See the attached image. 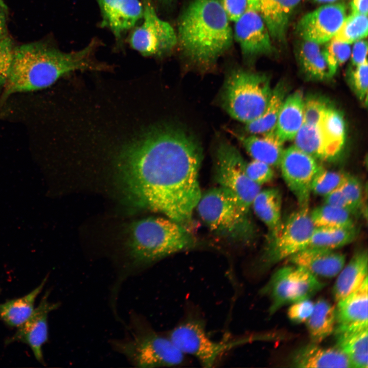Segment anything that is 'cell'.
Listing matches in <instances>:
<instances>
[{
    "label": "cell",
    "mask_w": 368,
    "mask_h": 368,
    "mask_svg": "<svg viewBox=\"0 0 368 368\" xmlns=\"http://www.w3.org/2000/svg\"><path fill=\"white\" fill-rule=\"evenodd\" d=\"M282 202L281 193L275 188L260 190L252 202L255 214L268 228L269 239L278 233L282 225Z\"/></svg>",
    "instance_id": "obj_28"
},
{
    "label": "cell",
    "mask_w": 368,
    "mask_h": 368,
    "mask_svg": "<svg viewBox=\"0 0 368 368\" xmlns=\"http://www.w3.org/2000/svg\"><path fill=\"white\" fill-rule=\"evenodd\" d=\"M237 138L253 159L271 167L279 166L284 148V143L274 129L260 134L237 135Z\"/></svg>",
    "instance_id": "obj_23"
},
{
    "label": "cell",
    "mask_w": 368,
    "mask_h": 368,
    "mask_svg": "<svg viewBox=\"0 0 368 368\" xmlns=\"http://www.w3.org/2000/svg\"><path fill=\"white\" fill-rule=\"evenodd\" d=\"M325 145L328 160L341 152L346 139L345 123L340 112L330 105L316 125Z\"/></svg>",
    "instance_id": "obj_26"
},
{
    "label": "cell",
    "mask_w": 368,
    "mask_h": 368,
    "mask_svg": "<svg viewBox=\"0 0 368 368\" xmlns=\"http://www.w3.org/2000/svg\"><path fill=\"white\" fill-rule=\"evenodd\" d=\"M48 295L47 293L43 296L31 316L5 342L6 344L15 341L27 344L35 358L41 363L44 362L42 347L48 339V315L59 306L58 303L49 302Z\"/></svg>",
    "instance_id": "obj_16"
},
{
    "label": "cell",
    "mask_w": 368,
    "mask_h": 368,
    "mask_svg": "<svg viewBox=\"0 0 368 368\" xmlns=\"http://www.w3.org/2000/svg\"><path fill=\"white\" fill-rule=\"evenodd\" d=\"M8 8L3 0H0V36L5 34L7 26Z\"/></svg>",
    "instance_id": "obj_48"
},
{
    "label": "cell",
    "mask_w": 368,
    "mask_h": 368,
    "mask_svg": "<svg viewBox=\"0 0 368 368\" xmlns=\"http://www.w3.org/2000/svg\"><path fill=\"white\" fill-rule=\"evenodd\" d=\"M301 0H260L258 12L272 40L285 43L290 18Z\"/></svg>",
    "instance_id": "obj_20"
},
{
    "label": "cell",
    "mask_w": 368,
    "mask_h": 368,
    "mask_svg": "<svg viewBox=\"0 0 368 368\" xmlns=\"http://www.w3.org/2000/svg\"><path fill=\"white\" fill-rule=\"evenodd\" d=\"M314 303L309 298L304 299L291 304L287 311L289 319L295 323L306 322L311 315Z\"/></svg>",
    "instance_id": "obj_43"
},
{
    "label": "cell",
    "mask_w": 368,
    "mask_h": 368,
    "mask_svg": "<svg viewBox=\"0 0 368 368\" xmlns=\"http://www.w3.org/2000/svg\"><path fill=\"white\" fill-rule=\"evenodd\" d=\"M214 166V180L219 187L235 196L246 209L261 190L245 172L246 162L238 149L227 142H221L217 148Z\"/></svg>",
    "instance_id": "obj_10"
},
{
    "label": "cell",
    "mask_w": 368,
    "mask_h": 368,
    "mask_svg": "<svg viewBox=\"0 0 368 368\" xmlns=\"http://www.w3.org/2000/svg\"><path fill=\"white\" fill-rule=\"evenodd\" d=\"M349 211L324 203L310 211L315 227H353L355 226Z\"/></svg>",
    "instance_id": "obj_33"
},
{
    "label": "cell",
    "mask_w": 368,
    "mask_h": 368,
    "mask_svg": "<svg viewBox=\"0 0 368 368\" xmlns=\"http://www.w3.org/2000/svg\"><path fill=\"white\" fill-rule=\"evenodd\" d=\"M367 250H358L338 274L332 290L333 297L336 302L360 286L367 277Z\"/></svg>",
    "instance_id": "obj_25"
},
{
    "label": "cell",
    "mask_w": 368,
    "mask_h": 368,
    "mask_svg": "<svg viewBox=\"0 0 368 368\" xmlns=\"http://www.w3.org/2000/svg\"><path fill=\"white\" fill-rule=\"evenodd\" d=\"M47 279L45 278L27 294L0 304V319L7 325L16 328L26 322L35 309V300L41 292Z\"/></svg>",
    "instance_id": "obj_29"
},
{
    "label": "cell",
    "mask_w": 368,
    "mask_h": 368,
    "mask_svg": "<svg viewBox=\"0 0 368 368\" xmlns=\"http://www.w3.org/2000/svg\"><path fill=\"white\" fill-rule=\"evenodd\" d=\"M185 356L195 358L204 367H212L228 350L241 341H218L208 334L204 323L199 319H187L177 325L168 336Z\"/></svg>",
    "instance_id": "obj_11"
},
{
    "label": "cell",
    "mask_w": 368,
    "mask_h": 368,
    "mask_svg": "<svg viewBox=\"0 0 368 368\" xmlns=\"http://www.w3.org/2000/svg\"><path fill=\"white\" fill-rule=\"evenodd\" d=\"M177 45L183 55L200 67H209L232 47L233 31L218 0H192L177 24Z\"/></svg>",
    "instance_id": "obj_3"
},
{
    "label": "cell",
    "mask_w": 368,
    "mask_h": 368,
    "mask_svg": "<svg viewBox=\"0 0 368 368\" xmlns=\"http://www.w3.org/2000/svg\"><path fill=\"white\" fill-rule=\"evenodd\" d=\"M101 26L110 29L117 40L143 17V6L139 0H98Z\"/></svg>",
    "instance_id": "obj_17"
},
{
    "label": "cell",
    "mask_w": 368,
    "mask_h": 368,
    "mask_svg": "<svg viewBox=\"0 0 368 368\" xmlns=\"http://www.w3.org/2000/svg\"><path fill=\"white\" fill-rule=\"evenodd\" d=\"M143 21L132 32L131 47L145 56H161L171 52L177 45L175 30L160 18L150 0H142Z\"/></svg>",
    "instance_id": "obj_12"
},
{
    "label": "cell",
    "mask_w": 368,
    "mask_h": 368,
    "mask_svg": "<svg viewBox=\"0 0 368 368\" xmlns=\"http://www.w3.org/2000/svg\"><path fill=\"white\" fill-rule=\"evenodd\" d=\"M157 1H158V2H160L161 3H163L168 4V3L172 2L173 0H157Z\"/></svg>",
    "instance_id": "obj_51"
},
{
    "label": "cell",
    "mask_w": 368,
    "mask_h": 368,
    "mask_svg": "<svg viewBox=\"0 0 368 368\" xmlns=\"http://www.w3.org/2000/svg\"><path fill=\"white\" fill-rule=\"evenodd\" d=\"M307 322L312 342L319 343L331 335L336 323L335 307L324 298L318 300Z\"/></svg>",
    "instance_id": "obj_30"
},
{
    "label": "cell",
    "mask_w": 368,
    "mask_h": 368,
    "mask_svg": "<svg viewBox=\"0 0 368 368\" xmlns=\"http://www.w3.org/2000/svg\"><path fill=\"white\" fill-rule=\"evenodd\" d=\"M233 36L246 59L271 55L275 51L269 31L257 11L247 9L235 21Z\"/></svg>",
    "instance_id": "obj_15"
},
{
    "label": "cell",
    "mask_w": 368,
    "mask_h": 368,
    "mask_svg": "<svg viewBox=\"0 0 368 368\" xmlns=\"http://www.w3.org/2000/svg\"><path fill=\"white\" fill-rule=\"evenodd\" d=\"M350 8L352 14L367 15V0H352Z\"/></svg>",
    "instance_id": "obj_47"
},
{
    "label": "cell",
    "mask_w": 368,
    "mask_h": 368,
    "mask_svg": "<svg viewBox=\"0 0 368 368\" xmlns=\"http://www.w3.org/2000/svg\"><path fill=\"white\" fill-rule=\"evenodd\" d=\"M203 222L216 235L241 245L255 240L257 229L250 210L227 190L218 187L201 194L196 205Z\"/></svg>",
    "instance_id": "obj_5"
},
{
    "label": "cell",
    "mask_w": 368,
    "mask_h": 368,
    "mask_svg": "<svg viewBox=\"0 0 368 368\" xmlns=\"http://www.w3.org/2000/svg\"><path fill=\"white\" fill-rule=\"evenodd\" d=\"M367 31V15L351 13L332 38L350 44L366 37Z\"/></svg>",
    "instance_id": "obj_35"
},
{
    "label": "cell",
    "mask_w": 368,
    "mask_h": 368,
    "mask_svg": "<svg viewBox=\"0 0 368 368\" xmlns=\"http://www.w3.org/2000/svg\"><path fill=\"white\" fill-rule=\"evenodd\" d=\"M331 105L324 99L310 96L304 99V123L316 125Z\"/></svg>",
    "instance_id": "obj_38"
},
{
    "label": "cell",
    "mask_w": 368,
    "mask_h": 368,
    "mask_svg": "<svg viewBox=\"0 0 368 368\" xmlns=\"http://www.w3.org/2000/svg\"><path fill=\"white\" fill-rule=\"evenodd\" d=\"M339 188L357 212L363 202L362 187L360 180L355 176L347 174Z\"/></svg>",
    "instance_id": "obj_40"
},
{
    "label": "cell",
    "mask_w": 368,
    "mask_h": 368,
    "mask_svg": "<svg viewBox=\"0 0 368 368\" xmlns=\"http://www.w3.org/2000/svg\"><path fill=\"white\" fill-rule=\"evenodd\" d=\"M100 45V41L94 38L82 49L68 53L41 42L14 48L2 101L15 93L49 87L73 71L109 69L108 65L98 61L95 57Z\"/></svg>",
    "instance_id": "obj_2"
},
{
    "label": "cell",
    "mask_w": 368,
    "mask_h": 368,
    "mask_svg": "<svg viewBox=\"0 0 368 368\" xmlns=\"http://www.w3.org/2000/svg\"><path fill=\"white\" fill-rule=\"evenodd\" d=\"M279 166L299 207L309 206L312 182L321 167L316 159L292 145L284 149Z\"/></svg>",
    "instance_id": "obj_13"
},
{
    "label": "cell",
    "mask_w": 368,
    "mask_h": 368,
    "mask_svg": "<svg viewBox=\"0 0 368 368\" xmlns=\"http://www.w3.org/2000/svg\"><path fill=\"white\" fill-rule=\"evenodd\" d=\"M324 286L307 270L291 265L277 270L261 291L270 298L269 311L272 314L285 305L309 298Z\"/></svg>",
    "instance_id": "obj_9"
},
{
    "label": "cell",
    "mask_w": 368,
    "mask_h": 368,
    "mask_svg": "<svg viewBox=\"0 0 368 368\" xmlns=\"http://www.w3.org/2000/svg\"><path fill=\"white\" fill-rule=\"evenodd\" d=\"M367 277L355 291L337 302L334 329L367 326Z\"/></svg>",
    "instance_id": "obj_19"
},
{
    "label": "cell",
    "mask_w": 368,
    "mask_h": 368,
    "mask_svg": "<svg viewBox=\"0 0 368 368\" xmlns=\"http://www.w3.org/2000/svg\"><path fill=\"white\" fill-rule=\"evenodd\" d=\"M347 16V8L342 3L328 4L304 15L296 30L302 39L322 44L330 40Z\"/></svg>",
    "instance_id": "obj_14"
},
{
    "label": "cell",
    "mask_w": 368,
    "mask_h": 368,
    "mask_svg": "<svg viewBox=\"0 0 368 368\" xmlns=\"http://www.w3.org/2000/svg\"><path fill=\"white\" fill-rule=\"evenodd\" d=\"M287 89L282 82L272 89L268 104L263 113L255 120L246 124L245 130L249 134H263L274 129Z\"/></svg>",
    "instance_id": "obj_31"
},
{
    "label": "cell",
    "mask_w": 368,
    "mask_h": 368,
    "mask_svg": "<svg viewBox=\"0 0 368 368\" xmlns=\"http://www.w3.org/2000/svg\"><path fill=\"white\" fill-rule=\"evenodd\" d=\"M349 74V82L357 98L367 103L368 65L367 60L354 66Z\"/></svg>",
    "instance_id": "obj_39"
},
{
    "label": "cell",
    "mask_w": 368,
    "mask_h": 368,
    "mask_svg": "<svg viewBox=\"0 0 368 368\" xmlns=\"http://www.w3.org/2000/svg\"><path fill=\"white\" fill-rule=\"evenodd\" d=\"M131 331L128 338L114 340L112 344L135 366H173L184 363L186 356L169 337L155 331L143 319L134 318Z\"/></svg>",
    "instance_id": "obj_7"
},
{
    "label": "cell",
    "mask_w": 368,
    "mask_h": 368,
    "mask_svg": "<svg viewBox=\"0 0 368 368\" xmlns=\"http://www.w3.org/2000/svg\"><path fill=\"white\" fill-rule=\"evenodd\" d=\"M329 64L335 74L338 66L343 64L351 56V47L348 43L341 42L333 38L324 48Z\"/></svg>",
    "instance_id": "obj_37"
},
{
    "label": "cell",
    "mask_w": 368,
    "mask_h": 368,
    "mask_svg": "<svg viewBox=\"0 0 368 368\" xmlns=\"http://www.w3.org/2000/svg\"><path fill=\"white\" fill-rule=\"evenodd\" d=\"M272 92L267 75L238 69L230 73L224 82L221 103L233 118L246 124L263 113Z\"/></svg>",
    "instance_id": "obj_6"
},
{
    "label": "cell",
    "mask_w": 368,
    "mask_h": 368,
    "mask_svg": "<svg viewBox=\"0 0 368 368\" xmlns=\"http://www.w3.org/2000/svg\"><path fill=\"white\" fill-rule=\"evenodd\" d=\"M316 3L323 4H330L335 2L337 0H311Z\"/></svg>",
    "instance_id": "obj_50"
},
{
    "label": "cell",
    "mask_w": 368,
    "mask_h": 368,
    "mask_svg": "<svg viewBox=\"0 0 368 368\" xmlns=\"http://www.w3.org/2000/svg\"><path fill=\"white\" fill-rule=\"evenodd\" d=\"M347 173L328 170L320 167L315 175L311 184V193L324 197L339 188Z\"/></svg>",
    "instance_id": "obj_36"
},
{
    "label": "cell",
    "mask_w": 368,
    "mask_h": 368,
    "mask_svg": "<svg viewBox=\"0 0 368 368\" xmlns=\"http://www.w3.org/2000/svg\"><path fill=\"white\" fill-rule=\"evenodd\" d=\"M367 53V42L363 39L355 42L351 53L352 64L357 66L364 62Z\"/></svg>",
    "instance_id": "obj_46"
},
{
    "label": "cell",
    "mask_w": 368,
    "mask_h": 368,
    "mask_svg": "<svg viewBox=\"0 0 368 368\" xmlns=\"http://www.w3.org/2000/svg\"><path fill=\"white\" fill-rule=\"evenodd\" d=\"M302 93L296 91L285 99L280 110L275 131L285 142L293 140L304 124Z\"/></svg>",
    "instance_id": "obj_27"
},
{
    "label": "cell",
    "mask_w": 368,
    "mask_h": 368,
    "mask_svg": "<svg viewBox=\"0 0 368 368\" xmlns=\"http://www.w3.org/2000/svg\"><path fill=\"white\" fill-rule=\"evenodd\" d=\"M247 9L258 11L260 0H247Z\"/></svg>",
    "instance_id": "obj_49"
},
{
    "label": "cell",
    "mask_w": 368,
    "mask_h": 368,
    "mask_svg": "<svg viewBox=\"0 0 368 368\" xmlns=\"http://www.w3.org/2000/svg\"><path fill=\"white\" fill-rule=\"evenodd\" d=\"M199 143L180 127H154L123 147L117 166L127 192L138 204L189 230L201 195Z\"/></svg>",
    "instance_id": "obj_1"
},
{
    "label": "cell",
    "mask_w": 368,
    "mask_h": 368,
    "mask_svg": "<svg viewBox=\"0 0 368 368\" xmlns=\"http://www.w3.org/2000/svg\"><path fill=\"white\" fill-rule=\"evenodd\" d=\"M295 55L303 73L313 80H325L332 78V72L324 48L319 44L302 39L295 47Z\"/></svg>",
    "instance_id": "obj_24"
},
{
    "label": "cell",
    "mask_w": 368,
    "mask_h": 368,
    "mask_svg": "<svg viewBox=\"0 0 368 368\" xmlns=\"http://www.w3.org/2000/svg\"><path fill=\"white\" fill-rule=\"evenodd\" d=\"M272 167L265 163L253 159L249 163L246 162L245 172L252 181L261 186L272 180L274 172Z\"/></svg>",
    "instance_id": "obj_41"
},
{
    "label": "cell",
    "mask_w": 368,
    "mask_h": 368,
    "mask_svg": "<svg viewBox=\"0 0 368 368\" xmlns=\"http://www.w3.org/2000/svg\"><path fill=\"white\" fill-rule=\"evenodd\" d=\"M293 265L302 267L316 277L332 278L345 265V255L335 250L307 247L288 258Z\"/></svg>",
    "instance_id": "obj_18"
},
{
    "label": "cell",
    "mask_w": 368,
    "mask_h": 368,
    "mask_svg": "<svg viewBox=\"0 0 368 368\" xmlns=\"http://www.w3.org/2000/svg\"><path fill=\"white\" fill-rule=\"evenodd\" d=\"M190 230L167 218L148 217L131 228L130 254L133 263L145 265L195 246Z\"/></svg>",
    "instance_id": "obj_4"
},
{
    "label": "cell",
    "mask_w": 368,
    "mask_h": 368,
    "mask_svg": "<svg viewBox=\"0 0 368 368\" xmlns=\"http://www.w3.org/2000/svg\"><path fill=\"white\" fill-rule=\"evenodd\" d=\"M314 228L309 206L299 207L269 239L260 258L259 269L263 270L307 248Z\"/></svg>",
    "instance_id": "obj_8"
},
{
    "label": "cell",
    "mask_w": 368,
    "mask_h": 368,
    "mask_svg": "<svg viewBox=\"0 0 368 368\" xmlns=\"http://www.w3.org/2000/svg\"><path fill=\"white\" fill-rule=\"evenodd\" d=\"M229 21H236L247 9V0H218Z\"/></svg>",
    "instance_id": "obj_44"
},
{
    "label": "cell",
    "mask_w": 368,
    "mask_h": 368,
    "mask_svg": "<svg viewBox=\"0 0 368 368\" xmlns=\"http://www.w3.org/2000/svg\"><path fill=\"white\" fill-rule=\"evenodd\" d=\"M324 200V203L344 209L352 215L356 213L340 188L325 196Z\"/></svg>",
    "instance_id": "obj_45"
},
{
    "label": "cell",
    "mask_w": 368,
    "mask_h": 368,
    "mask_svg": "<svg viewBox=\"0 0 368 368\" xmlns=\"http://www.w3.org/2000/svg\"><path fill=\"white\" fill-rule=\"evenodd\" d=\"M14 48L8 36L6 34L0 36V86L5 84L8 77Z\"/></svg>",
    "instance_id": "obj_42"
},
{
    "label": "cell",
    "mask_w": 368,
    "mask_h": 368,
    "mask_svg": "<svg viewBox=\"0 0 368 368\" xmlns=\"http://www.w3.org/2000/svg\"><path fill=\"white\" fill-rule=\"evenodd\" d=\"M357 234L353 227H315L307 247L335 250L352 242Z\"/></svg>",
    "instance_id": "obj_32"
},
{
    "label": "cell",
    "mask_w": 368,
    "mask_h": 368,
    "mask_svg": "<svg viewBox=\"0 0 368 368\" xmlns=\"http://www.w3.org/2000/svg\"><path fill=\"white\" fill-rule=\"evenodd\" d=\"M295 367H352L347 356L337 347L323 348L312 343L298 349L290 357Z\"/></svg>",
    "instance_id": "obj_21"
},
{
    "label": "cell",
    "mask_w": 368,
    "mask_h": 368,
    "mask_svg": "<svg viewBox=\"0 0 368 368\" xmlns=\"http://www.w3.org/2000/svg\"><path fill=\"white\" fill-rule=\"evenodd\" d=\"M293 140L297 148L316 159L327 161L325 147L316 125L304 123Z\"/></svg>",
    "instance_id": "obj_34"
},
{
    "label": "cell",
    "mask_w": 368,
    "mask_h": 368,
    "mask_svg": "<svg viewBox=\"0 0 368 368\" xmlns=\"http://www.w3.org/2000/svg\"><path fill=\"white\" fill-rule=\"evenodd\" d=\"M335 347L347 356L352 368L368 367L367 326L334 329Z\"/></svg>",
    "instance_id": "obj_22"
}]
</instances>
